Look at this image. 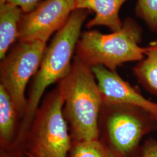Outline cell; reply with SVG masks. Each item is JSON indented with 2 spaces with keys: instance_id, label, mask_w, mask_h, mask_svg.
<instances>
[{
  "instance_id": "10",
  "label": "cell",
  "mask_w": 157,
  "mask_h": 157,
  "mask_svg": "<svg viewBox=\"0 0 157 157\" xmlns=\"http://www.w3.org/2000/svg\"><path fill=\"white\" fill-rule=\"evenodd\" d=\"M20 118L11 97L0 84V145L1 150L8 151L17 133V119Z\"/></svg>"
},
{
  "instance_id": "8",
  "label": "cell",
  "mask_w": 157,
  "mask_h": 157,
  "mask_svg": "<svg viewBox=\"0 0 157 157\" xmlns=\"http://www.w3.org/2000/svg\"><path fill=\"white\" fill-rule=\"evenodd\" d=\"M91 67L95 76L103 104H123L139 107L157 118V103L148 100L141 95L116 71H111L102 65Z\"/></svg>"
},
{
  "instance_id": "5",
  "label": "cell",
  "mask_w": 157,
  "mask_h": 157,
  "mask_svg": "<svg viewBox=\"0 0 157 157\" xmlns=\"http://www.w3.org/2000/svg\"><path fill=\"white\" fill-rule=\"evenodd\" d=\"M157 130V118L129 105L103 104L99 118L100 137L118 157H129L143 137Z\"/></svg>"
},
{
  "instance_id": "12",
  "label": "cell",
  "mask_w": 157,
  "mask_h": 157,
  "mask_svg": "<svg viewBox=\"0 0 157 157\" xmlns=\"http://www.w3.org/2000/svg\"><path fill=\"white\" fill-rule=\"evenodd\" d=\"M133 72L145 90L157 96V40L146 47L144 58L135 65Z\"/></svg>"
},
{
  "instance_id": "15",
  "label": "cell",
  "mask_w": 157,
  "mask_h": 157,
  "mask_svg": "<svg viewBox=\"0 0 157 157\" xmlns=\"http://www.w3.org/2000/svg\"><path fill=\"white\" fill-rule=\"evenodd\" d=\"M140 157H157V140L149 139L140 148Z\"/></svg>"
},
{
  "instance_id": "9",
  "label": "cell",
  "mask_w": 157,
  "mask_h": 157,
  "mask_svg": "<svg viewBox=\"0 0 157 157\" xmlns=\"http://www.w3.org/2000/svg\"><path fill=\"white\" fill-rule=\"evenodd\" d=\"M127 0H75V10H87L95 13L86 25L88 29L105 26L112 32H117L122 26L119 13Z\"/></svg>"
},
{
  "instance_id": "11",
  "label": "cell",
  "mask_w": 157,
  "mask_h": 157,
  "mask_svg": "<svg viewBox=\"0 0 157 157\" xmlns=\"http://www.w3.org/2000/svg\"><path fill=\"white\" fill-rule=\"evenodd\" d=\"M17 6L6 2L0 4V59L4 58L18 39L19 23L22 15Z\"/></svg>"
},
{
  "instance_id": "14",
  "label": "cell",
  "mask_w": 157,
  "mask_h": 157,
  "mask_svg": "<svg viewBox=\"0 0 157 157\" xmlns=\"http://www.w3.org/2000/svg\"><path fill=\"white\" fill-rule=\"evenodd\" d=\"M136 14L151 31L157 32V0H137Z\"/></svg>"
},
{
  "instance_id": "16",
  "label": "cell",
  "mask_w": 157,
  "mask_h": 157,
  "mask_svg": "<svg viewBox=\"0 0 157 157\" xmlns=\"http://www.w3.org/2000/svg\"><path fill=\"white\" fill-rule=\"evenodd\" d=\"M43 0H6V2L19 6L23 13L32 11Z\"/></svg>"
},
{
  "instance_id": "7",
  "label": "cell",
  "mask_w": 157,
  "mask_h": 157,
  "mask_svg": "<svg viewBox=\"0 0 157 157\" xmlns=\"http://www.w3.org/2000/svg\"><path fill=\"white\" fill-rule=\"evenodd\" d=\"M75 10V0H43L32 11L23 13L19 23L18 41L47 43Z\"/></svg>"
},
{
  "instance_id": "1",
  "label": "cell",
  "mask_w": 157,
  "mask_h": 157,
  "mask_svg": "<svg viewBox=\"0 0 157 157\" xmlns=\"http://www.w3.org/2000/svg\"><path fill=\"white\" fill-rule=\"evenodd\" d=\"M58 83L72 143L98 140L103 101L91 67L75 56L69 73Z\"/></svg>"
},
{
  "instance_id": "18",
  "label": "cell",
  "mask_w": 157,
  "mask_h": 157,
  "mask_svg": "<svg viewBox=\"0 0 157 157\" xmlns=\"http://www.w3.org/2000/svg\"><path fill=\"white\" fill-rule=\"evenodd\" d=\"M25 155L28 157H34V156H33V155H30V154H25Z\"/></svg>"
},
{
  "instance_id": "17",
  "label": "cell",
  "mask_w": 157,
  "mask_h": 157,
  "mask_svg": "<svg viewBox=\"0 0 157 157\" xmlns=\"http://www.w3.org/2000/svg\"><path fill=\"white\" fill-rule=\"evenodd\" d=\"M0 157H28L25 153H16L1 150Z\"/></svg>"
},
{
  "instance_id": "3",
  "label": "cell",
  "mask_w": 157,
  "mask_h": 157,
  "mask_svg": "<svg viewBox=\"0 0 157 157\" xmlns=\"http://www.w3.org/2000/svg\"><path fill=\"white\" fill-rule=\"evenodd\" d=\"M141 34L140 26L130 17L124 19L119 30L111 33L84 31L76 47V56L90 67L102 65L116 71L124 63L144 58L146 47L139 45Z\"/></svg>"
},
{
  "instance_id": "4",
  "label": "cell",
  "mask_w": 157,
  "mask_h": 157,
  "mask_svg": "<svg viewBox=\"0 0 157 157\" xmlns=\"http://www.w3.org/2000/svg\"><path fill=\"white\" fill-rule=\"evenodd\" d=\"M64 100L58 87L47 94L34 114L23 152L36 157H67L72 141L63 113Z\"/></svg>"
},
{
  "instance_id": "6",
  "label": "cell",
  "mask_w": 157,
  "mask_h": 157,
  "mask_svg": "<svg viewBox=\"0 0 157 157\" xmlns=\"http://www.w3.org/2000/svg\"><path fill=\"white\" fill-rule=\"evenodd\" d=\"M47 46L41 41H18L0 63V82L11 97L19 117L27 107L25 90L39 69Z\"/></svg>"
},
{
  "instance_id": "13",
  "label": "cell",
  "mask_w": 157,
  "mask_h": 157,
  "mask_svg": "<svg viewBox=\"0 0 157 157\" xmlns=\"http://www.w3.org/2000/svg\"><path fill=\"white\" fill-rule=\"evenodd\" d=\"M69 154L70 157H118L100 139L73 143Z\"/></svg>"
},
{
  "instance_id": "2",
  "label": "cell",
  "mask_w": 157,
  "mask_h": 157,
  "mask_svg": "<svg viewBox=\"0 0 157 157\" xmlns=\"http://www.w3.org/2000/svg\"><path fill=\"white\" fill-rule=\"evenodd\" d=\"M90 12L87 10H75L46 47L40 67L34 76L29 92L26 111L17 136L19 140H22L28 134L47 88L52 83L59 82L69 73L73 54L82 34V25Z\"/></svg>"
},
{
  "instance_id": "19",
  "label": "cell",
  "mask_w": 157,
  "mask_h": 157,
  "mask_svg": "<svg viewBox=\"0 0 157 157\" xmlns=\"http://www.w3.org/2000/svg\"><path fill=\"white\" fill-rule=\"evenodd\" d=\"M6 2V0H0V4H2Z\"/></svg>"
}]
</instances>
